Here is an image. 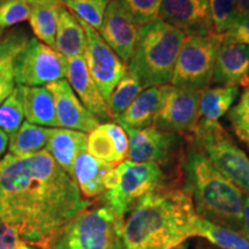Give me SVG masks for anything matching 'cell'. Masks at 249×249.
Returning a JSON list of instances; mask_svg holds the SVG:
<instances>
[{
	"label": "cell",
	"instance_id": "38",
	"mask_svg": "<svg viewBox=\"0 0 249 249\" xmlns=\"http://www.w3.org/2000/svg\"><path fill=\"white\" fill-rule=\"evenodd\" d=\"M249 116V87L245 90V92L242 93L240 101L238 102V104L235 107H233L231 110L229 111V118L231 126H235L239 123H241L242 120H245L246 118Z\"/></svg>",
	"mask_w": 249,
	"mask_h": 249
},
{
	"label": "cell",
	"instance_id": "8",
	"mask_svg": "<svg viewBox=\"0 0 249 249\" xmlns=\"http://www.w3.org/2000/svg\"><path fill=\"white\" fill-rule=\"evenodd\" d=\"M117 170L120 176L119 185L99 196V200L124 220L142 197L165 185V174L157 164L135 163L129 160L118 165Z\"/></svg>",
	"mask_w": 249,
	"mask_h": 249
},
{
	"label": "cell",
	"instance_id": "18",
	"mask_svg": "<svg viewBox=\"0 0 249 249\" xmlns=\"http://www.w3.org/2000/svg\"><path fill=\"white\" fill-rule=\"evenodd\" d=\"M170 87L169 85H164L143 90L135 101L126 108V111L114 120L123 128L141 129L152 126L158 112L163 107Z\"/></svg>",
	"mask_w": 249,
	"mask_h": 249
},
{
	"label": "cell",
	"instance_id": "1",
	"mask_svg": "<svg viewBox=\"0 0 249 249\" xmlns=\"http://www.w3.org/2000/svg\"><path fill=\"white\" fill-rule=\"evenodd\" d=\"M89 205L45 149L0 160V218L26 242L42 244Z\"/></svg>",
	"mask_w": 249,
	"mask_h": 249
},
{
	"label": "cell",
	"instance_id": "36",
	"mask_svg": "<svg viewBox=\"0 0 249 249\" xmlns=\"http://www.w3.org/2000/svg\"><path fill=\"white\" fill-rule=\"evenodd\" d=\"M222 37L224 42L249 45V18L238 17L232 27Z\"/></svg>",
	"mask_w": 249,
	"mask_h": 249
},
{
	"label": "cell",
	"instance_id": "28",
	"mask_svg": "<svg viewBox=\"0 0 249 249\" xmlns=\"http://www.w3.org/2000/svg\"><path fill=\"white\" fill-rule=\"evenodd\" d=\"M24 118V86L17 85L11 95L0 104V128L8 138L18 132Z\"/></svg>",
	"mask_w": 249,
	"mask_h": 249
},
{
	"label": "cell",
	"instance_id": "14",
	"mask_svg": "<svg viewBox=\"0 0 249 249\" xmlns=\"http://www.w3.org/2000/svg\"><path fill=\"white\" fill-rule=\"evenodd\" d=\"M139 30L140 27L124 13L117 0H111L98 33L124 64L132 57L138 43Z\"/></svg>",
	"mask_w": 249,
	"mask_h": 249
},
{
	"label": "cell",
	"instance_id": "25",
	"mask_svg": "<svg viewBox=\"0 0 249 249\" xmlns=\"http://www.w3.org/2000/svg\"><path fill=\"white\" fill-rule=\"evenodd\" d=\"M239 96L236 87L217 86L201 91L198 113L200 120L217 123L232 108L233 103Z\"/></svg>",
	"mask_w": 249,
	"mask_h": 249
},
{
	"label": "cell",
	"instance_id": "43",
	"mask_svg": "<svg viewBox=\"0 0 249 249\" xmlns=\"http://www.w3.org/2000/svg\"><path fill=\"white\" fill-rule=\"evenodd\" d=\"M8 142H9L8 135L4 132V130L0 128V158L4 156L5 151L7 150Z\"/></svg>",
	"mask_w": 249,
	"mask_h": 249
},
{
	"label": "cell",
	"instance_id": "31",
	"mask_svg": "<svg viewBox=\"0 0 249 249\" xmlns=\"http://www.w3.org/2000/svg\"><path fill=\"white\" fill-rule=\"evenodd\" d=\"M87 151L96 160L113 165V166L123 163V160L118 156L113 140L101 126L89 133L88 141H87Z\"/></svg>",
	"mask_w": 249,
	"mask_h": 249
},
{
	"label": "cell",
	"instance_id": "12",
	"mask_svg": "<svg viewBox=\"0 0 249 249\" xmlns=\"http://www.w3.org/2000/svg\"><path fill=\"white\" fill-rule=\"evenodd\" d=\"M200 90L171 86L152 126L189 140L200 120Z\"/></svg>",
	"mask_w": 249,
	"mask_h": 249
},
{
	"label": "cell",
	"instance_id": "10",
	"mask_svg": "<svg viewBox=\"0 0 249 249\" xmlns=\"http://www.w3.org/2000/svg\"><path fill=\"white\" fill-rule=\"evenodd\" d=\"M128 136L129 160L154 163L160 167L171 166L179 160L187 145L181 135L164 132L154 126L147 128H124Z\"/></svg>",
	"mask_w": 249,
	"mask_h": 249
},
{
	"label": "cell",
	"instance_id": "41",
	"mask_svg": "<svg viewBox=\"0 0 249 249\" xmlns=\"http://www.w3.org/2000/svg\"><path fill=\"white\" fill-rule=\"evenodd\" d=\"M235 7L238 17L249 18V0H235Z\"/></svg>",
	"mask_w": 249,
	"mask_h": 249
},
{
	"label": "cell",
	"instance_id": "37",
	"mask_svg": "<svg viewBox=\"0 0 249 249\" xmlns=\"http://www.w3.org/2000/svg\"><path fill=\"white\" fill-rule=\"evenodd\" d=\"M26 244L13 227L0 218V249H20Z\"/></svg>",
	"mask_w": 249,
	"mask_h": 249
},
{
	"label": "cell",
	"instance_id": "47",
	"mask_svg": "<svg viewBox=\"0 0 249 249\" xmlns=\"http://www.w3.org/2000/svg\"><path fill=\"white\" fill-rule=\"evenodd\" d=\"M2 36V34H0V37H1Z\"/></svg>",
	"mask_w": 249,
	"mask_h": 249
},
{
	"label": "cell",
	"instance_id": "22",
	"mask_svg": "<svg viewBox=\"0 0 249 249\" xmlns=\"http://www.w3.org/2000/svg\"><path fill=\"white\" fill-rule=\"evenodd\" d=\"M87 36L80 20L67 7L59 9L54 49L66 59L83 57Z\"/></svg>",
	"mask_w": 249,
	"mask_h": 249
},
{
	"label": "cell",
	"instance_id": "21",
	"mask_svg": "<svg viewBox=\"0 0 249 249\" xmlns=\"http://www.w3.org/2000/svg\"><path fill=\"white\" fill-rule=\"evenodd\" d=\"M113 167V165L96 160L87 150L80 152L74 163L73 179L81 194L87 198L98 197L104 194V178Z\"/></svg>",
	"mask_w": 249,
	"mask_h": 249
},
{
	"label": "cell",
	"instance_id": "27",
	"mask_svg": "<svg viewBox=\"0 0 249 249\" xmlns=\"http://www.w3.org/2000/svg\"><path fill=\"white\" fill-rule=\"evenodd\" d=\"M61 6H33L29 23L39 42L54 49L59 9Z\"/></svg>",
	"mask_w": 249,
	"mask_h": 249
},
{
	"label": "cell",
	"instance_id": "29",
	"mask_svg": "<svg viewBox=\"0 0 249 249\" xmlns=\"http://www.w3.org/2000/svg\"><path fill=\"white\" fill-rule=\"evenodd\" d=\"M143 89L144 88L138 77L134 75L132 71H127L124 76L114 88L113 92L111 93L107 103L113 120L126 111V108L135 101V98L143 91Z\"/></svg>",
	"mask_w": 249,
	"mask_h": 249
},
{
	"label": "cell",
	"instance_id": "6",
	"mask_svg": "<svg viewBox=\"0 0 249 249\" xmlns=\"http://www.w3.org/2000/svg\"><path fill=\"white\" fill-rule=\"evenodd\" d=\"M187 141L203 152L224 177L249 195V157L232 141L219 121L198 120Z\"/></svg>",
	"mask_w": 249,
	"mask_h": 249
},
{
	"label": "cell",
	"instance_id": "2",
	"mask_svg": "<svg viewBox=\"0 0 249 249\" xmlns=\"http://www.w3.org/2000/svg\"><path fill=\"white\" fill-rule=\"evenodd\" d=\"M194 204L183 189L166 183L142 197L123 225L126 249H161L188 238L194 218Z\"/></svg>",
	"mask_w": 249,
	"mask_h": 249
},
{
	"label": "cell",
	"instance_id": "5",
	"mask_svg": "<svg viewBox=\"0 0 249 249\" xmlns=\"http://www.w3.org/2000/svg\"><path fill=\"white\" fill-rule=\"evenodd\" d=\"M124 220L102 203L71 218L38 246L43 249H126Z\"/></svg>",
	"mask_w": 249,
	"mask_h": 249
},
{
	"label": "cell",
	"instance_id": "40",
	"mask_svg": "<svg viewBox=\"0 0 249 249\" xmlns=\"http://www.w3.org/2000/svg\"><path fill=\"white\" fill-rule=\"evenodd\" d=\"M242 234L249 240V195H245L244 220H242Z\"/></svg>",
	"mask_w": 249,
	"mask_h": 249
},
{
	"label": "cell",
	"instance_id": "42",
	"mask_svg": "<svg viewBox=\"0 0 249 249\" xmlns=\"http://www.w3.org/2000/svg\"><path fill=\"white\" fill-rule=\"evenodd\" d=\"M28 5L33 6H60L64 5V0H23Z\"/></svg>",
	"mask_w": 249,
	"mask_h": 249
},
{
	"label": "cell",
	"instance_id": "3",
	"mask_svg": "<svg viewBox=\"0 0 249 249\" xmlns=\"http://www.w3.org/2000/svg\"><path fill=\"white\" fill-rule=\"evenodd\" d=\"M182 170L183 191L191 196L196 214L242 234L245 195L241 189L224 177L203 152L192 144L182 161Z\"/></svg>",
	"mask_w": 249,
	"mask_h": 249
},
{
	"label": "cell",
	"instance_id": "11",
	"mask_svg": "<svg viewBox=\"0 0 249 249\" xmlns=\"http://www.w3.org/2000/svg\"><path fill=\"white\" fill-rule=\"evenodd\" d=\"M80 22L87 36L85 59L89 73L97 85L102 96L108 103L111 93L127 73L128 67L105 43L97 30L83 21L80 20Z\"/></svg>",
	"mask_w": 249,
	"mask_h": 249
},
{
	"label": "cell",
	"instance_id": "15",
	"mask_svg": "<svg viewBox=\"0 0 249 249\" xmlns=\"http://www.w3.org/2000/svg\"><path fill=\"white\" fill-rule=\"evenodd\" d=\"M54 98L55 113L60 128L90 133L101 121L96 119L81 103L67 80H59L45 86Z\"/></svg>",
	"mask_w": 249,
	"mask_h": 249
},
{
	"label": "cell",
	"instance_id": "4",
	"mask_svg": "<svg viewBox=\"0 0 249 249\" xmlns=\"http://www.w3.org/2000/svg\"><path fill=\"white\" fill-rule=\"evenodd\" d=\"M186 35L158 18L140 27L135 49L127 62L128 71L143 88L164 86L171 82L174 67Z\"/></svg>",
	"mask_w": 249,
	"mask_h": 249
},
{
	"label": "cell",
	"instance_id": "34",
	"mask_svg": "<svg viewBox=\"0 0 249 249\" xmlns=\"http://www.w3.org/2000/svg\"><path fill=\"white\" fill-rule=\"evenodd\" d=\"M31 6L23 0H2L0 1V34L15 24L29 20Z\"/></svg>",
	"mask_w": 249,
	"mask_h": 249
},
{
	"label": "cell",
	"instance_id": "30",
	"mask_svg": "<svg viewBox=\"0 0 249 249\" xmlns=\"http://www.w3.org/2000/svg\"><path fill=\"white\" fill-rule=\"evenodd\" d=\"M110 1L111 0H64V5L81 21L99 31Z\"/></svg>",
	"mask_w": 249,
	"mask_h": 249
},
{
	"label": "cell",
	"instance_id": "44",
	"mask_svg": "<svg viewBox=\"0 0 249 249\" xmlns=\"http://www.w3.org/2000/svg\"><path fill=\"white\" fill-rule=\"evenodd\" d=\"M188 248H189V241L185 240V241L179 242L178 245L171 246V247H165V248H161V249H188Z\"/></svg>",
	"mask_w": 249,
	"mask_h": 249
},
{
	"label": "cell",
	"instance_id": "45",
	"mask_svg": "<svg viewBox=\"0 0 249 249\" xmlns=\"http://www.w3.org/2000/svg\"><path fill=\"white\" fill-rule=\"evenodd\" d=\"M194 249H214L213 246L210 245H205V244H202V242H200L197 246H195Z\"/></svg>",
	"mask_w": 249,
	"mask_h": 249
},
{
	"label": "cell",
	"instance_id": "7",
	"mask_svg": "<svg viewBox=\"0 0 249 249\" xmlns=\"http://www.w3.org/2000/svg\"><path fill=\"white\" fill-rule=\"evenodd\" d=\"M222 35L186 36L180 49L171 82L174 87L205 90L213 83Z\"/></svg>",
	"mask_w": 249,
	"mask_h": 249
},
{
	"label": "cell",
	"instance_id": "20",
	"mask_svg": "<svg viewBox=\"0 0 249 249\" xmlns=\"http://www.w3.org/2000/svg\"><path fill=\"white\" fill-rule=\"evenodd\" d=\"M88 135L79 130L67 128H51V134L45 150L67 174L73 178L74 163L80 152L87 150Z\"/></svg>",
	"mask_w": 249,
	"mask_h": 249
},
{
	"label": "cell",
	"instance_id": "16",
	"mask_svg": "<svg viewBox=\"0 0 249 249\" xmlns=\"http://www.w3.org/2000/svg\"><path fill=\"white\" fill-rule=\"evenodd\" d=\"M66 77L81 103L96 119L101 121V124L102 121L110 123L113 120L107 101L90 75L85 55L67 59Z\"/></svg>",
	"mask_w": 249,
	"mask_h": 249
},
{
	"label": "cell",
	"instance_id": "9",
	"mask_svg": "<svg viewBox=\"0 0 249 249\" xmlns=\"http://www.w3.org/2000/svg\"><path fill=\"white\" fill-rule=\"evenodd\" d=\"M67 75V59L57 50L30 37L18 55L15 66V82L24 87H45Z\"/></svg>",
	"mask_w": 249,
	"mask_h": 249
},
{
	"label": "cell",
	"instance_id": "13",
	"mask_svg": "<svg viewBox=\"0 0 249 249\" xmlns=\"http://www.w3.org/2000/svg\"><path fill=\"white\" fill-rule=\"evenodd\" d=\"M160 20L186 36L213 34L209 0H161Z\"/></svg>",
	"mask_w": 249,
	"mask_h": 249
},
{
	"label": "cell",
	"instance_id": "35",
	"mask_svg": "<svg viewBox=\"0 0 249 249\" xmlns=\"http://www.w3.org/2000/svg\"><path fill=\"white\" fill-rule=\"evenodd\" d=\"M99 126H101L102 128L111 136V139L113 140L118 156H119L120 160L124 161V157L128 154V136H127L124 129L120 126V124L113 123V121H110V123H103L99 124Z\"/></svg>",
	"mask_w": 249,
	"mask_h": 249
},
{
	"label": "cell",
	"instance_id": "17",
	"mask_svg": "<svg viewBox=\"0 0 249 249\" xmlns=\"http://www.w3.org/2000/svg\"><path fill=\"white\" fill-rule=\"evenodd\" d=\"M213 83L222 87H249V45L224 42L218 52Z\"/></svg>",
	"mask_w": 249,
	"mask_h": 249
},
{
	"label": "cell",
	"instance_id": "23",
	"mask_svg": "<svg viewBox=\"0 0 249 249\" xmlns=\"http://www.w3.org/2000/svg\"><path fill=\"white\" fill-rule=\"evenodd\" d=\"M24 118L37 126L58 128L54 98L46 87H24Z\"/></svg>",
	"mask_w": 249,
	"mask_h": 249
},
{
	"label": "cell",
	"instance_id": "24",
	"mask_svg": "<svg viewBox=\"0 0 249 249\" xmlns=\"http://www.w3.org/2000/svg\"><path fill=\"white\" fill-rule=\"evenodd\" d=\"M203 238L214 247L222 249H249V240L241 233L216 225L196 216L188 232V238Z\"/></svg>",
	"mask_w": 249,
	"mask_h": 249
},
{
	"label": "cell",
	"instance_id": "33",
	"mask_svg": "<svg viewBox=\"0 0 249 249\" xmlns=\"http://www.w3.org/2000/svg\"><path fill=\"white\" fill-rule=\"evenodd\" d=\"M213 31L216 35H224L238 18L235 0H209Z\"/></svg>",
	"mask_w": 249,
	"mask_h": 249
},
{
	"label": "cell",
	"instance_id": "39",
	"mask_svg": "<svg viewBox=\"0 0 249 249\" xmlns=\"http://www.w3.org/2000/svg\"><path fill=\"white\" fill-rule=\"evenodd\" d=\"M232 129L234 130L238 139L240 140L241 142H244L246 147L249 149V116L246 118L245 120H242L241 123L233 126Z\"/></svg>",
	"mask_w": 249,
	"mask_h": 249
},
{
	"label": "cell",
	"instance_id": "26",
	"mask_svg": "<svg viewBox=\"0 0 249 249\" xmlns=\"http://www.w3.org/2000/svg\"><path fill=\"white\" fill-rule=\"evenodd\" d=\"M50 134L51 128L23 121L18 132L9 138V154L26 156L44 150L49 142Z\"/></svg>",
	"mask_w": 249,
	"mask_h": 249
},
{
	"label": "cell",
	"instance_id": "32",
	"mask_svg": "<svg viewBox=\"0 0 249 249\" xmlns=\"http://www.w3.org/2000/svg\"><path fill=\"white\" fill-rule=\"evenodd\" d=\"M124 13L138 27L152 23L160 18L161 0H117Z\"/></svg>",
	"mask_w": 249,
	"mask_h": 249
},
{
	"label": "cell",
	"instance_id": "46",
	"mask_svg": "<svg viewBox=\"0 0 249 249\" xmlns=\"http://www.w3.org/2000/svg\"><path fill=\"white\" fill-rule=\"evenodd\" d=\"M20 249H36V248L31 247V246H29V245H28V244H27V242H26V244H24V245L22 246V247H21Z\"/></svg>",
	"mask_w": 249,
	"mask_h": 249
},
{
	"label": "cell",
	"instance_id": "19",
	"mask_svg": "<svg viewBox=\"0 0 249 249\" xmlns=\"http://www.w3.org/2000/svg\"><path fill=\"white\" fill-rule=\"evenodd\" d=\"M30 37L22 29H13L0 37V104L11 95L15 87V66L18 55Z\"/></svg>",
	"mask_w": 249,
	"mask_h": 249
}]
</instances>
